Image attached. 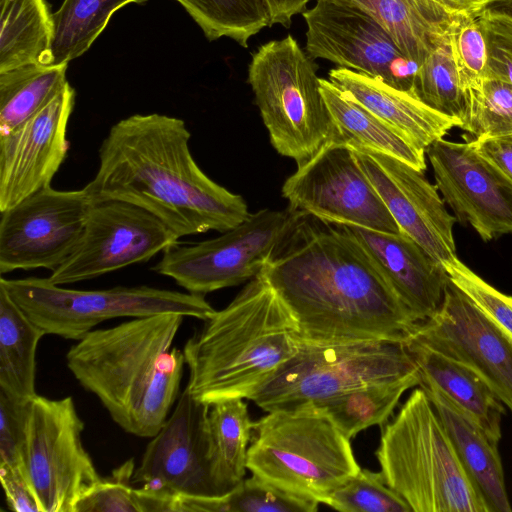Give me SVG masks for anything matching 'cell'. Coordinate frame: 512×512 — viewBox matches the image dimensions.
Listing matches in <instances>:
<instances>
[{
	"label": "cell",
	"mask_w": 512,
	"mask_h": 512,
	"mask_svg": "<svg viewBox=\"0 0 512 512\" xmlns=\"http://www.w3.org/2000/svg\"><path fill=\"white\" fill-rule=\"evenodd\" d=\"M261 274L303 342H407L420 323L344 226L301 213Z\"/></svg>",
	"instance_id": "1"
},
{
	"label": "cell",
	"mask_w": 512,
	"mask_h": 512,
	"mask_svg": "<svg viewBox=\"0 0 512 512\" xmlns=\"http://www.w3.org/2000/svg\"><path fill=\"white\" fill-rule=\"evenodd\" d=\"M185 122L158 113L115 123L84 187L92 203L118 200L160 219L179 238L225 232L250 214L244 198L213 181L195 161Z\"/></svg>",
	"instance_id": "2"
},
{
	"label": "cell",
	"mask_w": 512,
	"mask_h": 512,
	"mask_svg": "<svg viewBox=\"0 0 512 512\" xmlns=\"http://www.w3.org/2000/svg\"><path fill=\"white\" fill-rule=\"evenodd\" d=\"M184 317L162 313L94 329L66 354L75 379L129 434L151 438L170 415L186 365L173 346Z\"/></svg>",
	"instance_id": "3"
},
{
	"label": "cell",
	"mask_w": 512,
	"mask_h": 512,
	"mask_svg": "<svg viewBox=\"0 0 512 512\" xmlns=\"http://www.w3.org/2000/svg\"><path fill=\"white\" fill-rule=\"evenodd\" d=\"M291 313L260 273L186 341V389L207 405L250 397L300 349Z\"/></svg>",
	"instance_id": "4"
},
{
	"label": "cell",
	"mask_w": 512,
	"mask_h": 512,
	"mask_svg": "<svg viewBox=\"0 0 512 512\" xmlns=\"http://www.w3.org/2000/svg\"><path fill=\"white\" fill-rule=\"evenodd\" d=\"M375 456L386 484L414 512H492L420 386L386 423Z\"/></svg>",
	"instance_id": "5"
},
{
	"label": "cell",
	"mask_w": 512,
	"mask_h": 512,
	"mask_svg": "<svg viewBox=\"0 0 512 512\" xmlns=\"http://www.w3.org/2000/svg\"><path fill=\"white\" fill-rule=\"evenodd\" d=\"M360 468L350 439L314 404L254 422L247 469L285 491L324 504Z\"/></svg>",
	"instance_id": "6"
},
{
	"label": "cell",
	"mask_w": 512,
	"mask_h": 512,
	"mask_svg": "<svg viewBox=\"0 0 512 512\" xmlns=\"http://www.w3.org/2000/svg\"><path fill=\"white\" fill-rule=\"evenodd\" d=\"M408 379L420 380V374L404 343L303 342L249 400L266 412L288 410L357 388Z\"/></svg>",
	"instance_id": "7"
},
{
	"label": "cell",
	"mask_w": 512,
	"mask_h": 512,
	"mask_svg": "<svg viewBox=\"0 0 512 512\" xmlns=\"http://www.w3.org/2000/svg\"><path fill=\"white\" fill-rule=\"evenodd\" d=\"M316 68L292 35L261 45L248 66V83L273 148L297 165L333 137Z\"/></svg>",
	"instance_id": "8"
},
{
	"label": "cell",
	"mask_w": 512,
	"mask_h": 512,
	"mask_svg": "<svg viewBox=\"0 0 512 512\" xmlns=\"http://www.w3.org/2000/svg\"><path fill=\"white\" fill-rule=\"evenodd\" d=\"M0 285L46 334L76 341L114 318L177 313L203 321L216 311L204 295L146 285L78 290L54 284L48 278L3 276Z\"/></svg>",
	"instance_id": "9"
},
{
	"label": "cell",
	"mask_w": 512,
	"mask_h": 512,
	"mask_svg": "<svg viewBox=\"0 0 512 512\" xmlns=\"http://www.w3.org/2000/svg\"><path fill=\"white\" fill-rule=\"evenodd\" d=\"M300 215L290 206L250 213L220 236L190 244L175 243L163 251L152 269L199 295L239 285L261 273Z\"/></svg>",
	"instance_id": "10"
},
{
	"label": "cell",
	"mask_w": 512,
	"mask_h": 512,
	"mask_svg": "<svg viewBox=\"0 0 512 512\" xmlns=\"http://www.w3.org/2000/svg\"><path fill=\"white\" fill-rule=\"evenodd\" d=\"M84 422L71 396L36 395L28 404L23 472L41 512H73L102 478L82 442Z\"/></svg>",
	"instance_id": "11"
},
{
	"label": "cell",
	"mask_w": 512,
	"mask_h": 512,
	"mask_svg": "<svg viewBox=\"0 0 512 512\" xmlns=\"http://www.w3.org/2000/svg\"><path fill=\"white\" fill-rule=\"evenodd\" d=\"M288 206L323 222L400 232L353 149L331 138L282 186Z\"/></svg>",
	"instance_id": "12"
},
{
	"label": "cell",
	"mask_w": 512,
	"mask_h": 512,
	"mask_svg": "<svg viewBox=\"0 0 512 512\" xmlns=\"http://www.w3.org/2000/svg\"><path fill=\"white\" fill-rule=\"evenodd\" d=\"M92 204L84 188L48 186L1 211L0 274L55 270L77 246Z\"/></svg>",
	"instance_id": "13"
},
{
	"label": "cell",
	"mask_w": 512,
	"mask_h": 512,
	"mask_svg": "<svg viewBox=\"0 0 512 512\" xmlns=\"http://www.w3.org/2000/svg\"><path fill=\"white\" fill-rule=\"evenodd\" d=\"M303 17L311 59H325L411 92L419 65L368 13L342 0H317Z\"/></svg>",
	"instance_id": "14"
},
{
	"label": "cell",
	"mask_w": 512,
	"mask_h": 512,
	"mask_svg": "<svg viewBox=\"0 0 512 512\" xmlns=\"http://www.w3.org/2000/svg\"><path fill=\"white\" fill-rule=\"evenodd\" d=\"M179 237L150 212L124 201L93 203L71 255L48 279L57 285L93 279L146 262Z\"/></svg>",
	"instance_id": "15"
},
{
	"label": "cell",
	"mask_w": 512,
	"mask_h": 512,
	"mask_svg": "<svg viewBox=\"0 0 512 512\" xmlns=\"http://www.w3.org/2000/svg\"><path fill=\"white\" fill-rule=\"evenodd\" d=\"M410 339L468 366L512 413V337L451 280L439 310Z\"/></svg>",
	"instance_id": "16"
},
{
	"label": "cell",
	"mask_w": 512,
	"mask_h": 512,
	"mask_svg": "<svg viewBox=\"0 0 512 512\" xmlns=\"http://www.w3.org/2000/svg\"><path fill=\"white\" fill-rule=\"evenodd\" d=\"M435 185L454 217L488 242L512 234V181L470 141L438 139L426 148Z\"/></svg>",
	"instance_id": "17"
},
{
	"label": "cell",
	"mask_w": 512,
	"mask_h": 512,
	"mask_svg": "<svg viewBox=\"0 0 512 512\" xmlns=\"http://www.w3.org/2000/svg\"><path fill=\"white\" fill-rule=\"evenodd\" d=\"M350 147L399 230L442 265L455 259L457 220L424 171L374 150Z\"/></svg>",
	"instance_id": "18"
},
{
	"label": "cell",
	"mask_w": 512,
	"mask_h": 512,
	"mask_svg": "<svg viewBox=\"0 0 512 512\" xmlns=\"http://www.w3.org/2000/svg\"><path fill=\"white\" fill-rule=\"evenodd\" d=\"M209 408L185 388L172 413L147 444L132 482L173 495L221 496L207 458Z\"/></svg>",
	"instance_id": "19"
},
{
	"label": "cell",
	"mask_w": 512,
	"mask_h": 512,
	"mask_svg": "<svg viewBox=\"0 0 512 512\" xmlns=\"http://www.w3.org/2000/svg\"><path fill=\"white\" fill-rule=\"evenodd\" d=\"M74 104L75 90L68 83L41 111L0 135V212L51 186L69 149Z\"/></svg>",
	"instance_id": "20"
},
{
	"label": "cell",
	"mask_w": 512,
	"mask_h": 512,
	"mask_svg": "<svg viewBox=\"0 0 512 512\" xmlns=\"http://www.w3.org/2000/svg\"><path fill=\"white\" fill-rule=\"evenodd\" d=\"M419 322L441 307L450 282L444 266L408 235L344 226Z\"/></svg>",
	"instance_id": "21"
},
{
	"label": "cell",
	"mask_w": 512,
	"mask_h": 512,
	"mask_svg": "<svg viewBox=\"0 0 512 512\" xmlns=\"http://www.w3.org/2000/svg\"><path fill=\"white\" fill-rule=\"evenodd\" d=\"M329 80L374 115L426 148L459 123L419 100L412 92L347 68L329 71Z\"/></svg>",
	"instance_id": "22"
},
{
	"label": "cell",
	"mask_w": 512,
	"mask_h": 512,
	"mask_svg": "<svg viewBox=\"0 0 512 512\" xmlns=\"http://www.w3.org/2000/svg\"><path fill=\"white\" fill-rule=\"evenodd\" d=\"M419 386L432 402L464 467L478 485L492 512H511L498 443L439 389L428 384Z\"/></svg>",
	"instance_id": "23"
},
{
	"label": "cell",
	"mask_w": 512,
	"mask_h": 512,
	"mask_svg": "<svg viewBox=\"0 0 512 512\" xmlns=\"http://www.w3.org/2000/svg\"><path fill=\"white\" fill-rule=\"evenodd\" d=\"M420 374V384L436 387L468 413L495 442L501 439L504 404L468 366L412 339L404 343Z\"/></svg>",
	"instance_id": "24"
},
{
	"label": "cell",
	"mask_w": 512,
	"mask_h": 512,
	"mask_svg": "<svg viewBox=\"0 0 512 512\" xmlns=\"http://www.w3.org/2000/svg\"><path fill=\"white\" fill-rule=\"evenodd\" d=\"M319 84L334 127L332 138L349 146L389 155L418 170H426L424 149L353 100L329 79L320 78Z\"/></svg>",
	"instance_id": "25"
},
{
	"label": "cell",
	"mask_w": 512,
	"mask_h": 512,
	"mask_svg": "<svg viewBox=\"0 0 512 512\" xmlns=\"http://www.w3.org/2000/svg\"><path fill=\"white\" fill-rule=\"evenodd\" d=\"M368 13L419 66L447 38L458 13L433 0H342Z\"/></svg>",
	"instance_id": "26"
},
{
	"label": "cell",
	"mask_w": 512,
	"mask_h": 512,
	"mask_svg": "<svg viewBox=\"0 0 512 512\" xmlns=\"http://www.w3.org/2000/svg\"><path fill=\"white\" fill-rule=\"evenodd\" d=\"M253 427L244 399L210 405L206 421L207 458L212 480L221 496L245 477Z\"/></svg>",
	"instance_id": "27"
},
{
	"label": "cell",
	"mask_w": 512,
	"mask_h": 512,
	"mask_svg": "<svg viewBox=\"0 0 512 512\" xmlns=\"http://www.w3.org/2000/svg\"><path fill=\"white\" fill-rule=\"evenodd\" d=\"M44 335L0 285V391L10 398L30 401L37 395L36 351Z\"/></svg>",
	"instance_id": "28"
},
{
	"label": "cell",
	"mask_w": 512,
	"mask_h": 512,
	"mask_svg": "<svg viewBox=\"0 0 512 512\" xmlns=\"http://www.w3.org/2000/svg\"><path fill=\"white\" fill-rule=\"evenodd\" d=\"M53 34L46 0H0V72L49 65Z\"/></svg>",
	"instance_id": "29"
},
{
	"label": "cell",
	"mask_w": 512,
	"mask_h": 512,
	"mask_svg": "<svg viewBox=\"0 0 512 512\" xmlns=\"http://www.w3.org/2000/svg\"><path fill=\"white\" fill-rule=\"evenodd\" d=\"M67 64H28L0 72V135L46 107L68 85Z\"/></svg>",
	"instance_id": "30"
},
{
	"label": "cell",
	"mask_w": 512,
	"mask_h": 512,
	"mask_svg": "<svg viewBox=\"0 0 512 512\" xmlns=\"http://www.w3.org/2000/svg\"><path fill=\"white\" fill-rule=\"evenodd\" d=\"M319 504L252 475L222 496L175 495L173 512H315Z\"/></svg>",
	"instance_id": "31"
},
{
	"label": "cell",
	"mask_w": 512,
	"mask_h": 512,
	"mask_svg": "<svg viewBox=\"0 0 512 512\" xmlns=\"http://www.w3.org/2000/svg\"><path fill=\"white\" fill-rule=\"evenodd\" d=\"M147 0H64L53 13L54 34L49 65L68 64L83 55L107 26L113 13Z\"/></svg>",
	"instance_id": "32"
},
{
	"label": "cell",
	"mask_w": 512,
	"mask_h": 512,
	"mask_svg": "<svg viewBox=\"0 0 512 512\" xmlns=\"http://www.w3.org/2000/svg\"><path fill=\"white\" fill-rule=\"evenodd\" d=\"M419 379L369 385L326 399L314 405L323 409L350 440L362 430L387 423L408 389Z\"/></svg>",
	"instance_id": "33"
},
{
	"label": "cell",
	"mask_w": 512,
	"mask_h": 512,
	"mask_svg": "<svg viewBox=\"0 0 512 512\" xmlns=\"http://www.w3.org/2000/svg\"><path fill=\"white\" fill-rule=\"evenodd\" d=\"M209 41L228 37L244 48L248 40L272 26L265 0H176Z\"/></svg>",
	"instance_id": "34"
},
{
	"label": "cell",
	"mask_w": 512,
	"mask_h": 512,
	"mask_svg": "<svg viewBox=\"0 0 512 512\" xmlns=\"http://www.w3.org/2000/svg\"><path fill=\"white\" fill-rule=\"evenodd\" d=\"M465 110L459 128L474 138L512 133V85L485 76L464 88Z\"/></svg>",
	"instance_id": "35"
},
{
	"label": "cell",
	"mask_w": 512,
	"mask_h": 512,
	"mask_svg": "<svg viewBox=\"0 0 512 512\" xmlns=\"http://www.w3.org/2000/svg\"><path fill=\"white\" fill-rule=\"evenodd\" d=\"M411 92L433 110L456 120L460 126L465 95L447 38L418 67Z\"/></svg>",
	"instance_id": "36"
},
{
	"label": "cell",
	"mask_w": 512,
	"mask_h": 512,
	"mask_svg": "<svg viewBox=\"0 0 512 512\" xmlns=\"http://www.w3.org/2000/svg\"><path fill=\"white\" fill-rule=\"evenodd\" d=\"M173 494L146 487L133 488L121 474L100 480L76 503L73 512H173Z\"/></svg>",
	"instance_id": "37"
},
{
	"label": "cell",
	"mask_w": 512,
	"mask_h": 512,
	"mask_svg": "<svg viewBox=\"0 0 512 512\" xmlns=\"http://www.w3.org/2000/svg\"><path fill=\"white\" fill-rule=\"evenodd\" d=\"M325 505L342 512H411L408 503L390 488L381 472L360 470L332 491Z\"/></svg>",
	"instance_id": "38"
},
{
	"label": "cell",
	"mask_w": 512,
	"mask_h": 512,
	"mask_svg": "<svg viewBox=\"0 0 512 512\" xmlns=\"http://www.w3.org/2000/svg\"><path fill=\"white\" fill-rule=\"evenodd\" d=\"M478 12H458L447 39L462 88L487 75V44Z\"/></svg>",
	"instance_id": "39"
},
{
	"label": "cell",
	"mask_w": 512,
	"mask_h": 512,
	"mask_svg": "<svg viewBox=\"0 0 512 512\" xmlns=\"http://www.w3.org/2000/svg\"><path fill=\"white\" fill-rule=\"evenodd\" d=\"M451 282L486 316L512 337V295H507L456 257L443 264Z\"/></svg>",
	"instance_id": "40"
},
{
	"label": "cell",
	"mask_w": 512,
	"mask_h": 512,
	"mask_svg": "<svg viewBox=\"0 0 512 512\" xmlns=\"http://www.w3.org/2000/svg\"><path fill=\"white\" fill-rule=\"evenodd\" d=\"M477 14L487 44V75L512 85V20L483 10Z\"/></svg>",
	"instance_id": "41"
},
{
	"label": "cell",
	"mask_w": 512,
	"mask_h": 512,
	"mask_svg": "<svg viewBox=\"0 0 512 512\" xmlns=\"http://www.w3.org/2000/svg\"><path fill=\"white\" fill-rule=\"evenodd\" d=\"M29 402L12 399L0 391V464L8 465L23 474V447Z\"/></svg>",
	"instance_id": "42"
},
{
	"label": "cell",
	"mask_w": 512,
	"mask_h": 512,
	"mask_svg": "<svg viewBox=\"0 0 512 512\" xmlns=\"http://www.w3.org/2000/svg\"><path fill=\"white\" fill-rule=\"evenodd\" d=\"M0 480L7 505L11 510L16 512H41L35 495L21 471L0 464Z\"/></svg>",
	"instance_id": "43"
},
{
	"label": "cell",
	"mask_w": 512,
	"mask_h": 512,
	"mask_svg": "<svg viewBox=\"0 0 512 512\" xmlns=\"http://www.w3.org/2000/svg\"><path fill=\"white\" fill-rule=\"evenodd\" d=\"M475 149L512 181V133L470 140Z\"/></svg>",
	"instance_id": "44"
},
{
	"label": "cell",
	"mask_w": 512,
	"mask_h": 512,
	"mask_svg": "<svg viewBox=\"0 0 512 512\" xmlns=\"http://www.w3.org/2000/svg\"><path fill=\"white\" fill-rule=\"evenodd\" d=\"M310 0H265L269 9L271 25L279 24L288 28L292 18L302 12Z\"/></svg>",
	"instance_id": "45"
},
{
	"label": "cell",
	"mask_w": 512,
	"mask_h": 512,
	"mask_svg": "<svg viewBox=\"0 0 512 512\" xmlns=\"http://www.w3.org/2000/svg\"><path fill=\"white\" fill-rule=\"evenodd\" d=\"M452 11L479 12L488 0H433Z\"/></svg>",
	"instance_id": "46"
},
{
	"label": "cell",
	"mask_w": 512,
	"mask_h": 512,
	"mask_svg": "<svg viewBox=\"0 0 512 512\" xmlns=\"http://www.w3.org/2000/svg\"><path fill=\"white\" fill-rule=\"evenodd\" d=\"M481 10L512 20V0H488Z\"/></svg>",
	"instance_id": "47"
}]
</instances>
